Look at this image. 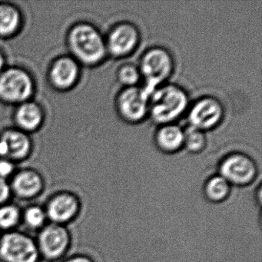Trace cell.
Wrapping results in <instances>:
<instances>
[{"mask_svg":"<svg viewBox=\"0 0 262 262\" xmlns=\"http://www.w3.org/2000/svg\"><path fill=\"white\" fill-rule=\"evenodd\" d=\"M188 93L183 87L165 83L151 93L148 99V117L157 125L176 123L189 108Z\"/></svg>","mask_w":262,"mask_h":262,"instance_id":"1","label":"cell"},{"mask_svg":"<svg viewBox=\"0 0 262 262\" xmlns=\"http://www.w3.org/2000/svg\"><path fill=\"white\" fill-rule=\"evenodd\" d=\"M139 72L142 88L148 95L172 76L176 69L174 56L169 50L160 46L147 49L139 59Z\"/></svg>","mask_w":262,"mask_h":262,"instance_id":"2","label":"cell"},{"mask_svg":"<svg viewBox=\"0 0 262 262\" xmlns=\"http://www.w3.org/2000/svg\"><path fill=\"white\" fill-rule=\"evenodd\" d=\"M69 43L74 56L87 66L98 65L108 56L105 36L92 24L75 26L70 31Z\"/></svg>","mask_w":262,"mask_h":262,"instance_id":"3","label":"cell"},{"mask_svg":"<svg viewBox=\"0 0 262 262\" xmlns=\"http://www.w3.org/2000/svg\"><path fill=\"white\" fill-rule=\"evenodd\" d=\"M217 174L231 186L246 187L257 179L258 167L254 159L246 153L234 151L220 161Z\"/></svg>","mask_w":262,"mask_h":262,"instance_id":"4","label":"cell"},{"mask_svg":"<svg viewBox=\"0 0 262 262\" xmlns=\"http://www.w3.org/2000/svg\"><path fill=\"white\" fill-rule=\"evenodd\" d=\"M225 117V108L217 98L205 96L190 105L187 111L188 126L206 133L217 128Z\"/></svg>","mask_w":262,"mask_h":262,"instance_id":"5","label":"cell"},{"mask_svg":"<svg viewBox=\"0 0 262 262\" xmlns=\"http://www.w3.org/2000/svg\"><path fill=\"white\" fill-rule=\"evenodd\" d=\"M149 95L141 86L122 88L115 99L119 117L129 124H138L148 117Z\"/></svg>","mask_w":262,"mask_h":262,"instance_id":"6","label":"cell"},{"mask_svg":"<svg viewBox=\"0 0 262 262\" xmlns=\"http://www.w3.org/2000/svg\"><path fill=\"white\" fill-rule=\"evenodd\" d=\"M108 56L123 59L133 54L141 42L139 27L129 21L114 24L105 37Z\"/></svg>","mask_w":262,"mask_h":262,"instance_id":"7","label":"cell"},{"mask_svg":"<svg viewBox=\"0 0 262 262\" xmlns=\"http://www.w3.org/2000/svg\"><path fill=\"white\" fill-rule=\"evenodd\" d=\"M33 91V81L24 70L10 69L0 76V98L7 102H24Z\"/></svg>","mask_w":262,"mask_h":262,"instance_id":"8","label":"cell"},{"mask_svg":"<svg viewBox=\"0 0 262 262\" xmlns=\"http://www.w3.org/2000/svg\"><path fill=\"white\" fill-rule=\"evenodd\" d=\"M0 254L7 262H35L37 258V251L31 239L16 233L2 239Z\"/></svg>","mask_w":262,"mask_h":262,"instance_id":"9","label":"cell"},{"mask_svg":"<svg viewBox=\"0 0 262 262\" xmlns=\"http://www.w3.org/2000/svg\"><path fill=\"white\" fill-rule=\"evenodd\" d=\"M158 149L166 154L178 152L183 148L184 128L176 123L159 125L154 136Z\"/></svg>","mask_w":262,"mask_h":262,"instance_id":"10","label":"cell"},{"mask_svg":"<svg viewBox=\"0 0 262 262\" xmlns=\"http://www.w3.org/2000/svg\"><path fill=\"white\" fill-rule=\"evenodd\" d=\"M30 149L29 138L20 131L9 130L0 137V156L21 159L28 155Z\"/></svg>","mask_w":262,"mask_h":262,"instance_id":"11","label":"cell"},{"mask_svg":"<svg viewBox=\"0 0 262 262\" xmlns=\"http://www.w3.org/2000/svg\"><path fill=\"white\" fill-rule=\"evenodd\" d=\"M79 73L76 61L71 58L62 57L53 63L50 70V79L57 88H70L76 83Z\"/></svg>","mask_w":262,"mask_h":262,"instance_id":"12","label":"cell"},{"mask_svg":"<svg viewBox=\"0 0 262 262\" xmlns=\"http://www.w3.org/2000/svg\"><path fill=\"white\" fill-rule=\"evenodd\" d=\"M67 232L60 227H48L41 234V247L49 257H56L60 255L67 247Z\"/></svg>","mask_w":262,"mask_h":262,"instance_id":"13","label":"cell"},{"mask_svg":"<svg viewBox=\"0 0 262 262\" xmlns=\"http://www.w3.org/2000/svg\"><path fill=\"white\" fill-rule=\"evenodd\" d=\"M231 188L232 186L222 176L214 174L208 178L204 184V197L211 203H222L229 198Z\"/></svg>","mask_w":262,"mask_h":262,"instance_id":"14","label":"cell"},{"mask_svg":"<svg viewBox=\"0 0 262 262\" xmlns=\"http://www.w3.org/2000/svg\"><path fill=\"white\" fill-rule=\"evenodd\" d=\"M77 208V202L74 198L61 195L51 202L49 208V214L55 222H67L76 214Z\"/></svg>","mask_w":262,"mask_h":262,"instance_id":"15","label":"cell"},{"mask_svg":"<svg viewBox=\"0 0 262 262\" xmlns=\"http://www.w3.org/2000/svg\"><path fill=\"white\" fill-rule=\"evenodd\" d=\"M16 120L23 129L33 131L40 125L42 113L39 105L33 102H26L18 108Z\"/></svg>","mask_w":262,"mask_h":262,"instance_id":"16","label":"cell"},{"mask_svg":"<svg viewBox=\"0 0 262 262\" xmlns=\"http://www.w3.org/2000/svg\"><path fill=\"white\" fill-rule=\"evenodd\" d=\"M13 186L16 192L21 196L31 197L40 189V178L33 171H24L16 176Z\"/></svg>","mask_w":262,"mask_h":262,"instance_id":"17","label":"cell"},{"mask_svg":"<svg viewBox=\"0 0 262 262\" xmlns=\"http://www.w3.org/2000/svg\"><path fill=\"white\" fill-rule=\"evenodd\" d=\"M20 22V16L13 6L0 5V36H9L16 31Z\"/></svg>","mask_w":262,"mask_h":262,"instance_id":"18","label":"cell"},{"mask_svg":"<svg viewBox=\"0 0 262 262\" xmlns=\"http://www.w3.org/2000/svg\"><path fill=\"white\" fill-rule=\"evenodd\" d=\"M207 145L205 133L188 126L184 128V146L191 154L202 152Z\"/></svg>","mask_w":262,"mask_h":262,"instance_id":"19","label":"cell"},{"mask_svg":"<svg viewBox=\"0 0 262 262\" xmlns=\"http://www.w3.org/2000/svg\"><path fill=\"white\" fill-rule=\"evenodd\" d=\"M116 78L122 88L139 86V82L142 81L139 67L133 63L120 66L116 72Z\"/></svg>","mask_w":262,"mask_h":262,"instance_id":"20","label":"cell"},{"mask_svg":"<svg viewBox=\"0 0 262 262\" xmlns=\"http://www.w3.org/2000/svg\"><path fill=\"white\" fill-rule=\"evenodd\" d=\"M19 219V213L15 207L6 206L0 208V227L10 228L16 225Z\"/></svg>","mask_w":262,"mask_h":262,"instance_id":"21","label":"cell"},{"mask_svg":"<svg viewBox=\"0 0 262 262\" xmlns=\"http://www.w3.org/2000/svg\"><path fill=\"white\" fill-rule=\"evenodd\" d=\"M25 217L27 224L30 226L36 228V227L40 226L43 223L45 214L40 208L33 207V208L27 210Z\"/></svg>","mask_w":262,"mask_h":262,"instance_id":"22","label":"cell"},{"mask_svg":"<svg viewBox=\"0 0 262 262\" xmlns=\"http://www.w3.org/2000/svg\"><path fill=\"white\" fill-rule=\"evenodd\" d=\"M13 171V165L9 160L0 161V178L4 179L10 176Z\"/></svg>","mask_w":262,"mask_h":262,"instance_id":"23","label":"cell"},{"mask_svg":"<svg viewBox=\"0 0 262 262\" xmlns=\"http://www.w3.org/2000/svg\"><path fill=\"white\" fill-rule=\"evenodd\" d=\"M10 194V188L6 181L0 178V203L7 200Z\"/></svg>","mask_w":262,"mask_h":262,"instance_id":"24","label":"cell"},{"mask_svg":"<svg viewBox=\"0 0 262 262\" xmlns=\"http://www.w3.org/2000/svg\"><path fill=\"white\" fill-rule=\"evenodd\" d=\"M68 262H93L90 259L87 258V257H76V258L72 259L70 261Z\"/></svg>","mask_w":262,"mask_h":262,"instance_id":"25","label":"cell"},{"mask_svg":"<svg viewBox=\"0 0 262 262\" xmlns=\"http://www.w3.org/2000/svg\"><path fill=\"white\" fill-rule=\"evenodd\" d=\"M257 191L258 194L255 196L256 202L260 205V202H261V186L260 185H259L258 188H257Z\"/></svg>","mask_w":262,"mask_h":262,"instance_id":"26","label":"cell"},{"mask_svg":"<svg viewBox=\"0 0 262 262\" xmlns=\"http://www.w3.org/2000/svg\"><path fill=\"white\" fill-rule=\"evenodd\" d=\"M4 59L3 57V55L0 53V70H2L3 67H4Z\"/></svg>","mask_w":262,"mask_h":262,"instance_id":"27","label":"cell"}]
</instances>
